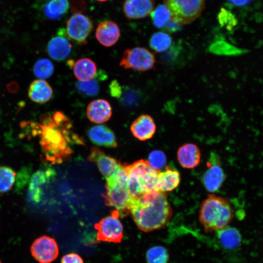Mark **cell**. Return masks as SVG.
Wrapping results in <instances>:
<instances>
[{
    "label": "cell",
    "instance_id": "ba28073f",
    "mask_svg": "<svg viewBox=\"0 0 263 263\" xmlns=\"http://www.w3.org/2000/svg\"><path fill=\"white\" fill-rule=\"evenodd\" d=\"M93 29V23L89 17L80 13L74 14L66 22V33L74 42L83 45Z\"/></svg>",
    "mask_w": 263,
    "mask_h": 263
},
{
    "label": "cell",
    "instance_id": "4fadbf2b",
    "mask_svg": "<svg viewBox=\"0 0 263 263\" xmlns=\"http://www.w3.org/2000/svg\"><path fill=\"white\" fill-rule=\"evenodd\" d=\"M55 171L51 168L37 171L33 176L29 188V199L33 203H38L43 195V188L55 177Z\"/></svg>",
    "mask_w": 263,
    "mask_h": 263
},
{
    "label": "cell",
    "instance_id": "d6a6232c",
    "mask_svg": "<svg viewBox=\"0 0 263 263\" xmlns=\"http://www.w3.org/2000/svg\"><path fill=\"white\" fill-rule=\"evenodd\" d=\"M147 161L152 169L158 171L163 170L166 167V156L160 150H152L149 154Z\"/></svg>",
    "mask_w": 263,
    "mask_h": 263
},
{
    "label": "cell",
    "instance_id": "60d3db41",
    "mask_svg": "<svg viewBox=\"0 0 263 263\" xmlns=\"http://www.w3.org/2000/svg\"><path fill=\"white\" fill-rule=\"evenodd\" d=\"M95 0L99 1V2H104V1H107L108 0Z\"/></svg>",
    "mask_w": 263,
    "mask_h": 263
},
{
    "label": "cell",
    "instance_id": "7c38bea8",
    "mask_svg": "<svg viewBox=\"0 0 263 263\" xmlns=\"http://www.w3.org/2000/svg\"><path fill=\"white\" fill-rule=\"evenodd\" d=\"M88 159L96 164L106 180L113 176L121 165L115 159L107 155L96 147L91 149Z\"/></svg>",
    "mask_w": 263,
    "mask_h": 263
},
{
    "label": "cell",
    "instance_id": "d6986e66",
    "mask_svg": "<svg viewBox=\"0 0 263 263\" xmlns=\"http://www.w3.org/2000/svg\"><path fill=\"white\" fill-rule=\"evenodd\" d=\"M72 45L67 38L59 34L53 37L47 45V52L50 56L56 61L66 59L71 54Z\"/></svg>",
    "mask_w": 263,
    "mask_h": 263
},
{
    "label": "cell",
    "instance_id": "d590c367",
    "mask_svg": "<svg viewBox=\"0 0 263 263\" xmlns=\"http://www.w3.org/2000/svg\"><path fill=\"white\" fill-rule=\"evenodd\" d=\"M181 50L180 45H173L169 50L162 55V60L167 63L174 62L178 57Z\"/></svg>",
    "mask_w": 263,
    "mask_h": 263
},
{
    "label": "cell",
    "instance_id": "e0dca14e",
    "mask_svg": "<svg viewBox=\"0 0 263 263\" xmlns=\"http://www.w3.org/2000/svg\"><path fill=\"white\" fill-rule=\"evenodd\" d=\"M112 113V107L108 101L98 99L91 102L86 109L88 119L92 122L101 124L107 121Z\"/></svg>",
    "mask_w": 263,
    "mask_h": 263
},
{
    "label": "cell",
    "instance_id": "7a4b0ae2",
    "mask_svg": "<svg viewBox=\"0 0 263 263\" xmlns=\"http://www.w3.org/2000/svg\"><path fill=\"white\" fill-rule=\"evenodd\" d=\"M130 213L137 227L148 232L165 227L171 219L172 209L166 193L153 191L132 199Z\"/></svg>",
    "mask_w": 263,
    "mask_h": 263
},
{
    "label": "cell",
    "instance_id": "cb8c5ba5",
    "mask_svg": "<svg viewBox=\"0 0 263 263\" xmlns=\"http://www.w3.org/2000/svg\"><path fill=\"white\" fill-rule=\"evenodd\" d=\"M69 7L68 0H47L43 6V13L48 19L57 20L68 12Z\"/></svg>",
    "mask_w": 263,
    "mask_h": 263
},
{
    "label": "cell",
    "instance_id": "1f68e13d",
    "mask_svg": "<svg viewBox=\"0 0 263 263\" xmlns=\"http://www.w3.org/2000/svg\"><path fill=\"white\" fill-rule=\"evenodd\" d=\"M54 67L52 62L47 58L38 60L33 67V72L38 78L43 79L50 77L53 74Z\"/></svg>",
    "mask_w": 263,
    "mask_h": 263
},
{
    "label": "cell",
    "instance_id": "836d02e7",
    "mask_svg": "<svg viewBox=\"0 0 263 263\" xmlns=\"http://www.w3.org/2000/svg\"><path fill=\"white\" fill-rule=\"evenodd\" d=\"M121 103L125 106L132 107L136 105L140 99V94L136 90L131 88L122 89V93L119 98Z\"/></svg>",
    "mask_w": 263,
    "mask_h": 263
},
{
    "label": "cell",
    "instance_id": "74e56055",
    "mask_svg": "<svg viewBox=\"0 0 263 263\" xmlns=\"http://www.w3.org/2000/svg\"><path fill=\"white\" fill-rule=\"evenodd\" d=\"M61 263H84V262L79 255L71 253L63 256L61 258Z\"/></svg>",
    "mask_w": 263,
    "mask_h": 263
},
{
    "label": "cell",
    "instance_id": "9c48e42d",
    "mask_svg": "<svg viewBox=\"0 0 263 263\" xmlns=\"http://www.w3.org/2000/svg\"><path fill=\"white\" fill-rule=\"evenodd\" d=\"M118 214L113 211L111 215L102 219L94 227L97 231V240L100 241L119 243L123 237V227Z\"/></svg>",
    "mask_w": 263,
    "mask_h": 263
},
{
    "label": "cell",
    "instance_id": "3957f363",
    "mask_svg": "<svg viewBox=\"0 0 263 263\" xmlns=\"http://www.w3.org/2000/svg\"><path fill=\"white\" fill-rule=\"evenodd\" d=\"M233 210L226 199L210 194L202 203L199 220L206 232L218 231L228 226L233 219Z\"/></svg>",
    "mask_w": 263,
    "mask_h": 263
},
{
    "label": "cell",
    "instance_id": "44dd1931",
    "mask_svg": "<svg viewBox=\"0 0 263 263\" xmlns=\"http://www.w3.org/2000/svg\"><path fill=\"white\" fill-rule=\"evenodd\" d=\"M180 182L179 172L176 169L166 167L157 175L156 191L165 192L176 188Z\"/></svg>",
    "mask_w": 263,
    "mask_h": 263
},
{
    "label": "cell",
    "instance_id": "603a6c76",
    "mask_svg": "<svg viewBox=\"0 0 263 263\" xmlns=\"http://www.w3.org/2000/svg\"><path fill=\"white\" fill-rule=\"evenodd\" d=\"M97 72L95 63L88 58H80L74 66V74L79 81H88L94 77Z\"/></svg>",
    "mask_w": 263,
    "mask_h": 263
},
{
    "label": "cell",
    "instance_id": "b9f144b4",
    "mask_svg": "<svg viewBox=\"0 0 263 263\" xmlns=\"http://www.w3.org/2000/svg\"><path fill=\"white\" fill-rule=\"evenodd\" d=\"M0 263H2L1 262V261H0Z\"/></svg>",
    "mask_w": 263,
    "mask_h": 263
},
{
    "label": "cell",
    "instance_id": "ab89813d",
    "mask_svg": "<svg viewBox=\"0 0 263 263\" xmlns=\"http://www.w3.org/2000/svg\"><path fill=\"white\" fill-rule=\"evenodd\" d=\"M230 4L234 6L242 7L249 4L252 0H226Z\"/></svg>",
    "mask_w": 263,
    "mask_h": 263
},
{
    "label": "cell",
    "instance_id": "f35d334b",
    "mask_svg": "<svg viewBox=\"0 0 263 263\" xmlns=\"http://www.w3.org/2000/svg\"><path fill=\"white\" fill-rule=\"evenodd\" d=\"M180 25L175 22L170 20L167 23L164 29L167 32L173 33L178 30L180 28Z\"/></svg>",
    "mask_w": 263,
    "mask_h": 263
},
{
    "label": "cell",
    "instance_id": "30bf717a",
    "mask_svg": "<svg viewBox=\"0 0 263 263\" xmlns=\"http://www.w3.org/2000/svg\"><path fill=\"white\" fill-rule=\"evenodd\" d=\"M30 251L33 257L39 263H51L56 259L59 253L56 240L46 235L34 241Z\"/></svg>",
    "mask_w": 263,
    "mask_h": 263
},
{
    "label": "cell",
    "instance_id": "2e32d148",
    "mask_svg": "<svg viewBox=\"0 0 263 263\" xmlns=\"http://www.w3.org/2000/svg\"><path fill=\"white\" fill-rule=\"evenodd\" d=\"M156 128L153 119L148 114L138 116L131 126V131L133 136L141 141L152 138L155 132Z\"/></svg>",
    "mask_w": 263,
    "mask_h": 263
},
{
    "label": "cell",
    "instance_id": "8992f818",
    "mask_svg": "<svg viewBox=\"0 0 263 263\" xmlns=\"http://www.w3.org/2000/svg\"><path fill=\"white\" fill-rule=\"evenodd\" d=\"M171 20L180 26L191 23L199 18L205 7V0H164Z\"/></svg>",
    "mask_w": 263,
    "mask_h": 263
},
{
    "label": "cell",
    "instance_id": "ffe728a7",
    "mask_svg": "<svg viewBox=\"0 0 263 263\" xmlns=\"http://www.w3.org/2000/svg\"><path fill=\"white\" fill-rule=\"evenodd\" d=\"M201 152L198 147L193 143H186L178 150L177 157L180 165L186 169L197 167L201 160Z\"/></svg>",
    "mask_w": 263,
    "mask_h": 263
},
{
    "label": "cell",
    "instance_id": "6da1fadb",
    "mask_svg": "<svg viewBox=\"0 0 263 263\" xmlns=\"http://www.w3.org/2000/svg\"><path fill=\"white\" fill-rule=\"evenodd\" d=\"M34 134L40 138L44 159L51 164L60 163L72 153V146L81 139L71 130V123L60 112L43 117L41 123H33Z\"/></svg>",
    "mask_w": 263,
    "mask_h": 263
},
{
    "label": "cell",
    "instance_id": "8d00e7d4",
    "mask_svg": "<svg viewBox=\"0 0 263 263\" xmlns=\"http://www.w3.org/2000/svg\"><path fill=\"white\" fill-rule=\"evenodd\" d=\"M109 90L112 96L120 98L122 93V89L117 80H114L111 82L109 85Z\"/></svg>",
    "mask_w": 263,
    "mask_h": 263
},
{
    "label": "cell",
    "instance_id": "4dcf8cb0",
    "mask_svg": "<svg viewBox=\"0 0 263 263\" xmlns=\"http://www.w3.org/2000/svg\"><path fill=\"white\" fill-rule=\"evenodd\" d=\"M75 87L81 94L88 96L97 95L100 91V84L97 76L88 81H78Z\"/></svg>",
    "mask_w": 263,
    "mask_h": 263
},
{
    "label": "cell",
    "instance_id": "9a60e30c",
    "mask_svg": "<svg viewBox=\"0 0 263 263\" xmlns=\"http://www.w3.org/2000/svg\"><path fill=\"white\" fill-rule=\"evenodd\" d=\"M120 30L114 21L105 20L100 22L95 31V37L102 45L110 47L115 44L120 37Z\"/></svg>",
    "mask_w": 263,
    "mask_h": 263
},
{
    "label": "cell",
    "instance_id": "4316f807",
    "mask_svg": "<svg viewBox=\"0 0 263 263\" xmlns=\"http://www.w3.org/2000/svg\"><path fill=\"white\" fill-rule=\"evenodd\" d=\"M208 51L217 55L234 56L242 53V50L223 39H218L211 43Z\"/></svg>",
    "mask_w": 263,
    "mask_h": 263
},
{
    "label": "cell",
    "instance_id": "d4e9b609",
    "mask_svg": "<svg viewBox=\"0 0 263 263\" xmlns=\"http://www.w3.org/2000/svg\"><path fill=\"white\" fill-rule=\"evenodd\" d=\"M217 231V236L220 244L226 249H234L240 245L242 242V236L237 228L227 226L225 228Z\"/></svg>",
    "mask_w": 263,
    "mask_h": 263
},
{
    "label": "cell",
    "instance_id": "7402d4cb",
    "mask_svg": "<svg viewBox=\"0 0 263 263\" xmlns=\"http://www.w3.org/2000/svg\"><path fill=\"white\" fill-rule=\"evenodd\" d=\"M53 90L45 80L41 79L34 80L28 90V96L30 99L38 103H44L51 98Z\"/></svg>",
    "mask_w": 263,
    "mask_h": 263
},
{
    "label": "cell",
    "instance_id": "52a82bcc",
    "mask_svg": "<svg viewBox=\"0 0 263 263\" xmlns=\"http://www.w3.org/2000/svg\"><path fill=\"white\" fill-rule=\"evenodd\" d=\"M155 62L152 53L145 48L135 47L125 51L119 65L125 69L145 72L153 68Z\"/></svg>",
    "mask_w": 263,
    "mask_h": 263
},
{
    "label": "cell",
    "instance_id": "484cf974",
    "mask_svg": "<svg viewBox=\"0 0 263 263\" xmlns=\"http://www.w3.org/2000/svg\"><path fill=\"white\" fill-rule=\"evenodd\" d=\"M172 42V38L168 34L159 31L152 35L149 40V45L156 52L162 53L170 47Z\"/></svg>",
    "mask_w": 263,
    "mask_h": 263
},
{
    "label": "cell",
    "instance_id": "83f0119b",
    "mask_svg": "<svg viewBox=\"0 0 263 263\" xmlns=\"http://www.w3.org/2000/svg\"><path fill=\"white\" fill-rule=\"evenodd\" d=\"M150 15L153 24L159 28L164 29L171 20L170 13L164 4L158 5Z\"/></svg>",
    "mask_w": 263,
    "mask_h": 263
},
{
    "label": "cell",
    "instance_id": "277c9868",
    "mask_svg": "<svg viewBox=\"0 0 263 263\" xmlns=\"http://www.w3.org/2000/svg\"><path fill=\"white\" fill-rule=\"evenodd\" d=\"M124 167L128 174V189L132 199L156 191L159 171L152 169L147 161L140 160Z\"/></svg>",
    "mask_w": 263,
    "mask_h": 263
},
{
    "label": "cell",
    "instance_id": "ac0fdd59",
    "mask_svg": "<svg viewBox=\"0 0 263 263\" xmlns=\"http://www.w3.org/2000/svg\"><path fill=\"white\" fill-rule=\"evenodd\" d=\"M88 135L94 144L109 148L117 147V142L114 133L105 125L93 126L88 131Z\"/></svg>",
    "mask_w": 263,
    "mask_h": 263
},
{
    "label": "cell",
    "instance_id": "e575fe53",
    "mask_svg": "<svg viewBox=\"0 0 263 263\" xmlns=\"http://www.w3.org/2000/svg\"><path fill=\"white\" fill-rule=\"evenodd\" d=\"M219 23L222 27L231 30L236 25L237 22L234 14L229 10L222 8L217 16Z\"/></svg>",
    "mask_w": 263,
    "mask_h": 263
},
{
    "label": "cell",
    "instance_id": "f546056e",
    "mask_svg": "<svg viewBox=\"0 0 263 263\" xmlns=\"http://www.w3.org/2000/svg\"><path fill=\"white\" fill-rule=\"evenodd\" d=\"M146 257L147 263H168L169 254L165 247L158 245L149 248Z\"/></svg>",
    "mask_w": 263,
    "mask_h": 263
},
{
    "label": "cell",
    "instance_id": "8fae6325",
    "mask_svg": "<svg viewBox=\"0 0 263 263\" xmlns=\"http://www.w3.org/2000/svg\"><path fill=\"white\" fill-rule=\"evenodd\" d=\"M207 165V169L203 176V183L207 190L214 192L222 185L225 175L215 154H211Z\"/></svg>",
    "mask_w": 263,
    "mask_h": 263
},
{
    "label": "cell",
    "instance_id": "f1b7e54d",
    "mask_svg": "<svg viewBox=\"0 0 263 263\" xmlns=\"http://www.w3.org/2000/svg\"><path fill=\"white\" fill-rule=\"evenodd\" d=\"M16 173L10 167H0V193L9 191L16 180Z\"/></svg>",
    "mask_w": 263,
    "mask_h": 263
},
{
    "label": "cell",
    "instance_id": "5bb4252c",
    "mask_svg": "<svg viewBox=\"0 0 263 263\" xmlns=\"http://www.w3.org/2000/svg\"><path fill=\"white\" fill-rule=\"evenodd\" d=\"M154 4V0H126L123 5V11L129 19H140L151 14Z\"/></svg>",
    "mask_w": 263,
    "mask_h": 263
},
{
    "label": "cell",
    "instance_id": "5b68a950",
    "mask_svg": "<svg viewBox=\"0 0 263 263\" xmlns=\"http://www.w3.org/2000/svg\"><path fill=\"white\" fill-rule=\"evenodd\" d=\"M106 181L104 195L106 205L114 208L120 217L127 216L132 198L128 189V174L124 166L121 165Z\"/></svg>",
    "mask_w": 263,
    "mask_h": 263
}]
</instances>
